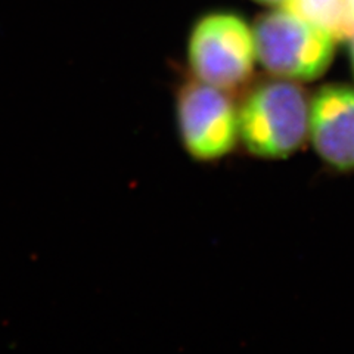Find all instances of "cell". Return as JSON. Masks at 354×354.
Instances as JSON below:
<instances>
[{
  "instance_id": "1",
  "label": "cell",
  "mask_w": 354,
  "mask_h": 354,
  "mask_svg": "<svg viewBox=\"0 0 354 354\" xmlns=\"http://www.w3.org/2000/svg\"><path fill=\"white\" fill-rule=\"evenodd\" d=\"M308 114L310 101L298 82L261 80L238 104L239 143L261 160L291 157L308 136Z\"/></svg>"
},
{
  "instance_id": "2",
  "label": "cell",
  "mask_w": 354,
  "mask_h": 354,
  "mask_svg": "<svg viewBox=\"0 0 354 354\" xmlns=\"http://www.w3.org/2000/svg\"><path fill=\"white\" fill-rule=\"evenodd\" d=\"M187 75L234 93L247 87L256 68L252 27L241 15L214 10L199 17L185 50Z\"/></svg>"
},
{
  "instance_id": "3",
  "label": "cell",
  "mask_w": 354,
  "mask_h": 354,
  "mask_svg": "<svg viewBox=\"0 0 354 354\" xmlns=\"http://www.w3.org/2000/svg\"><path fill=\"white\" fill-rule=\"evenodd\" d=\"M174 121L183 151L196 162L221 161L239 143L238 104L232 93L189 75L174 92Z\"/></svg>"
},
{
  "instance_id": "4",
  "label": "cell",
  "mask_w": 354,
  "mask_h": 354,
  "mask_svg": "<svg viewBox=\"0 0 354 354\" xmlns=\"http://www.w3.org/2000/svg\"><path fill=\"white\" fill-rule=\"evenodd\" d=\"M252 35L257 61L281 79L316 80L335 57L334 37L285 9L260 15L252 26Z\"/></svg>"
},
{
  "instance_id": "5",
  "label": "cell",
  "mask_w": 354,
  "mask_h": 354,
  "mask_svg": "<svg viewBox=\"0 0 354 354\" xmlns=\"http://www.w3.org/2000/svg\"><path fill=\"white\" fill-rule=\"evenodd\" d=\"M308 136L316 153L332 169L354 170V87L319 88L310 101Z\"/></svg>"
},
{
  "instance_id": "6",
  "label": "cell",
  "mask_w": 354,
  "mask_h": 354,
  "mask_svg": "<svg viewBox=\"0 0 354 354\" xmlns=\"http://www.w3.org/2000/svg\"><path fill=\"white\" fill-rule=\"evenodd\" d=\"M282 8L338 40L350 39L354 19L346 0H285Z\"/></svg>"
},
{
  "instance_id": "7",
  "label": "cell",
  "mask_w": 354,
  "mask_h": 354,
  "mask_svg": "<svg viewBox=\"0 0 354 354\" xmlns=\"http://www.w3.org/2000/svg\"><path fill=\"white\" fill-rule=\"evenodd\" d=\"M254 2L261 3V5H268V6H273V5H282L285 0H254Z\"/></svg>"
},
{
  "instance_id": "8",
  "label": "cell",
  "mask_w": 354,
  "mask_h": 354,
  "mask_svg": "<svg viewBox=\"0 0 354 354\" xmlns=\"http://www.w3.org/2000/svg\"><path fill=\"white\" fill-rule=\"evenodd\" d=\"M351 44H350V58H351V65H353V71H354V32L353 36L350 37Z\"/></svg>"
},
{
  "instance_id": "9",
  "label": "cell",
  "mask_w": 354,
  "mask_h": 354,
  "mask_svg": "<svg viewBox=\"0 0 354 354\" xmlns=\"http://www.w3.org/2000/svg\"><path fill=\"white\" fill-rule=\"evenodd\" d=\"M346 2H347V6H348V10H350V15L354 19V0H346Z\"/></svg>"
}]
</instances>
